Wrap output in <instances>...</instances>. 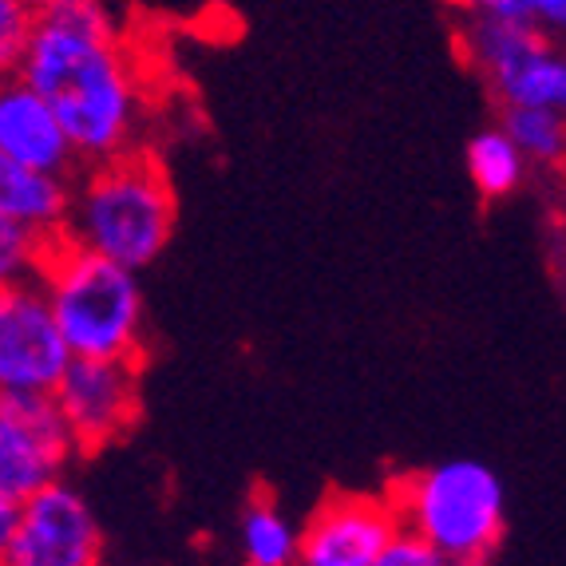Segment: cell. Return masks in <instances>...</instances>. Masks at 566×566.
I'll use <instances>...</instances> for the list:
<instances>
[{"label": "cell", "instance_id": "17", "mask_svg": "<svg viewBox=\"0 0 566 566\" xmlns=\"http://www.w3.org/2000/svg\"><path fill=\"white\" fill-rule=\"evenodd\" d=\"M32 29H36V4L32 0H0V60L9 72L17 67Z\"/></svg>", "mask_w": 566, "mask_h": 566}, {"label": "cell", "instance_id": "5", "mask_svg": "<svg viewBox=\"0 0 566 566\" xmlns=\"http://www.w3.org/2000/svg\"><path fill=\"white\" fill-rule=\"evenodd\" d=\"M463 48L507 107H547L566 115V56L538 36L535 24L475 17Z\"/></svg>", "mask_w": 566, "mask_h": 566}, {"label": "cell", "instance_id": "1", "mask_svg": "<svg viewBox=\"0 0 566 566\" xmlns=\"http://www.w3.org/2000/svg\"><path fill=\"white\" fill-rule=\"evenodd\" d=\"M12 76L44 95L80 159L107 163L132 147L139 84L99 0H44Z\"/></svg>", "mask_w": 566, "mask_h": 566}, {"label": "cell", "instance_id": "7", "mask_svg": "<svg viewBox=\"0 0 566 566\" xmlns=\"http://www.w3.org/2000/svg\"><path fill=\"white\" fill-rule=\"evenodd\" d=\"M76 353L36 277L0 285V392H56Z\"/></svg>", "mask_w": 566, "mask_h": 566}, {"label": "cell", "instance_id": "20", "mask_svg": "<svg viewBox=\"0 0 566 566\" xmlns=\"http://www.w3.org/2000/svg\"><path fill=\"white\" fill-rule=\"evenodd\" d=\"M527 17L535 29L566 32V0H527Z\"/></svg>", "mask_w": 566, "mask_h": 566}, {"label": "cell", "instance_id": "4", "mask_svg": "<svg viewBox=\"0 0 566 566\" xmlns=\"http://www.w3.org/2000/svg\"><path fill=\"white\" fill-rule=\"evenodd\" d=\"M400 527L428 538L455 566H483L500 547L507 520V491L483 460H444L412 472L392 488Z\"/></svg>", "mask_w": 566, "mask_h": 566}, {"label": "cell", "instance_id": "13", "mask_svg": "<svg viewBox=\"0 0 566 566\" xmlns=\"http://www.w3.org/2000/svg\"><path fill=\"white\" fill-rule=\"evenodd\" d=\"M242 555L245 566H297L302 531L274 500H250L242 511Z\"/></svg>", "mask_w": 566, "mask_h": 566}, {"label": "cell", "instance_id": "18", "mask_svg": "<svg viewBox=\"0 0 566 566\" xmlns=\"http://www.w3.org/2000/svg\"><path fill=\"white\" fill-rule=\"evenodd\" d=\"M377 566H455V563L444 555V551H436L428 538L400 527V535L388 543L385 555L377 558Z\"/></svg>", "mask_w": 566, "mask_h": 566}, {"label": "cell", "instance_id": "6", "mask_svg": "<svg viewBox=\"0 0 566 566\" xmlns=\"http://www.w3.org/2000/svg\"><path fill=\"white\" fill-rule=\"evenodd\" d=\"M56 397L48 392H0V500L24 503L52 488L76 455Z\"/></svg>", "mask_w": 566, "mask_h": 566}, {"label": "cell", "instance_id": "14", "mask_svg": "<svg viewBox=\"0 0 566 566\" xmlns=\"http://www.w3.org/2000/svg\"><path fill=\"white\" fill-rule=\"evenodd\" d=\"M468 175L483 199H507L527 175V155L503 127H483L468 143Z\"/></svg>", "mask_w": 566, "mask_h": 566}, {"label": "cell", "instance_id": "3", "mask_svg": "<svg viewBox=\"0 0 566 566\" xmlns=\"http://www.w3.org/2000/svg\"><path fill=\"white\" fill-rule=\"evenodd\" d=\"M52 313L76 357L139 360L143 290L135 270L60 238L40 265Z\"/></svg>", "mask_w": 566, "mask_h": 566}, {"label": "cell", "instance_id": "19", "mask_svg": "<svg viewBox=\"0 0 566 566\" xmlns=\"http://www.w3.org/2000/svg\"><path fill=\"white\" fill-rule=\"evenodd\" d=\"M475 17H488V20H511V24H531L527 17V0H460Z\"/></svg>", "mask_w": 566, "mask_h": 566}, {"label": "cell", "instance_id": "9", "mask_svg": "<svg viewBox=\"0 0 566 566\" xmlns=\"http://www.w3.org/2000/svg\"><path fill=\"white\" fill-rule=\"evenodd\" d=\"M52 397L76 436L80 452H99L119 440L139 416V360L76 357Z\"/></svg>", "mask_w": 566, "mask_h": 566}, {"label": "cell", "instance_id": "8", "mask_svg": "<svg viewBox=\"0 0 566 566\" xmlns=\"http://www.w3.org/2000/svg\"><path fill=\"white\" fill-rule=\"evenodd\" d=\"M104 531L84 491L52 483L20 503V520L0 538V566H99Z\"/></svg>", "mask_w": 566, "mask_h": 566}, {"label": "cell", "instance_id": "11", "mask_svg": "<svg viewBox=\"0 0 566 566\" xmlns=\"http://www.w3.org/2000/svg\"><path fill=\"white\" fill-rule=\"evenodd\" d=\"M72 159L80 155L67 139L60 115L48 107L44 95H36L24 80L12 76L0 92V163L64 175Z\"/></svg>", "mask_w": 566, "mask_h": 566}, {"label": "cell", "instance_id": "16", "mask_svg": "<svg viewBox=\"0 0 566 566\" xmlns=\"http://www.w3.org/2000/svg\"><path fill=\"white\" fill-rule=\"evenodd\" d=\"M56 242L32 234L20 222L0 218V282H29L40 277V265H44L48 250Z\"/></svg>", "mask_w": 566, "mask_h": 566}, {"label": "cell", "instance_id": "12", "mask_svg": "<svg viewBox=\"0 0 566 566\" xmlns=\"http://www.w3.org/2000/svg\"><path fill=\"white\" fill-rule=\"evenodd\" d=\"M72 199L76 195H67L64 175L0 163V218L20 222L32 234L48 238V242H60L67 234Z\"/></svg>", "mask_w": 566, "mask_h": 566}, {"label": "cell", "instance_id": "10", "mask_svg": "<svg viewBox=\"0 0 566 566\" xmlns=\"http://www.w3.org/2000/svg\"><path fill=\"white\" fill-rule=\"evenodd\" d=\"M400 535V515L388 495H329L302 527L297 566H377Z\"/></svg>", "mask_w": 566, "mask_h": 566}, {"label": "cell", "instance_id": "2", "mask_svg": "<svg viewBox=\"0 0 566 566\" xmlns=\"http://www.w3.org/2000/svg\"><path fill=\"white\" fill-rule=\"evenodd\" d=\"M175 218L179 207L163 163L147 151H123L95 163L80 182L64 238L139 274L167 250Z\"/></svg>", "mask_w": 566, "mask_h": 566}, {"label": "cell", "instance_id": "15", "mask_svg": "<svg viewBox=\"0 0 566 566\" xmlns=\"http://www.w3.org/2000/svg\"><path fill=\"white\" fill-rule=\"evenodd\" d=\"M503 132L520 143L531 163H563L566 159V115L547 107H507Z\"/></svg>", "mask_w": 566, "mask_h": 566}]
</instances>
